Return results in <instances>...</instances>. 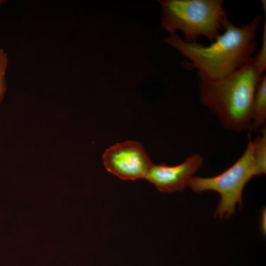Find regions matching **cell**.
Returning <instances> with one entry per match:
<instances>
[{"instance_id": "1", "label": "cell", "mask_w": 266, "mask_h": 266, "mask_svg": "<svg viewBox=\"0 0 266 266\" xmlns=\"http://www.w3.org/2000/svg\"><path fill=\"white\" fill-rule=\"evenodd\" d=\"M262 17L257 15L240 27L228 20L221 33L209 45L188 42L176 33L164 38L188 60L183 62L187 69H196L199 78L215 79L224 78L250 61L258 48L257 33Z\"/></svg>"}, {"instance_id": "2", "label": "cell", "mask_w": 266, "mask_h": 266, "mask_svg": "<svg viewBox=\"0 0 266 266\" xmlns=\"http://www.w3.org/2000/svg\"><path fill=\"white\" fill-rule=\"evenodd\" d=\"M261 77L253 58L224 78H200L201 102L217 116L225 129L237 132L249 129L254 97Z\"/></svg>"}, {"instance_id": "3", "label": "cell", "mask_w": 266, "mask_h": 266, "mask_svg": "<svg viewBox=\"0 0 266 266\" xmlns=\"http://www.w3.org/2000/svg\"><path fill=\"white\" fill-rule=\"evenodd\" d=\"M161 26L169 33L183 32L184 39L196 42L204 36L211 42L228 20L222 0H162Z\"/></svg>"}, {"instance_id": "4", "label": "cell", "mask_w": 266, "mask_h": 266, "mask_svg": "<svg viewBox=\"0 0 266 266\" xmlns=\"http://www.w3.org/2000/svg\"><path fill=\"white\" fill-rule=\"evenodd\" d=\"M247 146L241 157L220 174L209 177L194 176L188 186L195 193L213 191L218 193L220 200L214 216L229 218L235 207L242 205V194L245 185L254 176L259 175L253 161V143L249 134Z\"/></svg>"}, {"instance_id": "5", "label": "cell", "mask_w": 266, "mask_h": 266, "mask_svg": "<svg viewBox=\"0 0 266 266\" xmlns=\"http://www.w3.org/2000/svg\"><path fill=\"white\" fill-rule=\"evenodd\" d=\"M106 170L123 180L144 178L153 164L142 145L126 140L107 148L102 155Z\"/></svg>"}, {"instance_id": "6", "label": "cell", "mask_w": 266, "mask_h": 266, "mask_svg": "<svg viewBox=\"0 0 266 266\" xmlns=\"http://www.w3.org/2000/svg\"><path fill=\"white\" fill-rule=\"evenodd\" d=\"M203 159L199 154H193L176 166L165 164H153L145 179L160 192H182L188 186L190 180L202 166Z\"/></svg>"}, {"instance_id": "7", "label": "cell", "mask_w": 266, "mask_h": 266, "mask_svg": "<svg viewBox=\"0 0 266 266\" xmlns=\"http://www.w3.org/2000/svg\"><path fill=\"white\" fill-rule=\"evenodd\" d=\"M266 119V75L261 77L257 86L252 103L250 128L256 131Z\"/></svg>"}, {"instance_id": "8", "label": "cell", "mask_w": 266, "mask_h": 266, "mask_svg": "<svg viewBox=\"0 0 266 266\" xmlns=\"http://www.w3.org/2000/svg\"><path fill=\"white\" fill-rule=\"evenodd\" d=\"M253 143V161L259 175L266 172V131L263 129Z\"/></svg>"}, {"instance_id": "9", "label": "cell", "mask_w": 266, "mask_h": 266, "mask_svg": "<svg viewBox=\"0 0 266 266\" xmlns=\"http://www.w3.org/2000/svg\"><path fill=\"white\" fill-rule=\"evenodd\" d=\"M254 64L261 75L266 69V21L263 27L262 45L255 57H253Z\"/></svg>"}, {"instance_id": "10", "label": "cell", "mask_w": 266, "mask_h": 266, "mask_svg": "<svg viewBox=\"0 0 266 266\" xmlns=\"http://www.w3.org/2000/svg\"><path fill=\"white\" fill-rule=\"evenodd\" d=\"M6 54L2 48L0 49V102L2 100L6 90L5 72L7 65Z\"/></svg>"}]
</instances>
